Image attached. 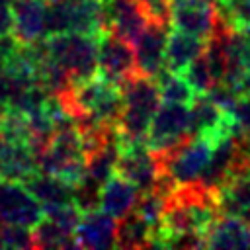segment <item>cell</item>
Here are the masks:
<instances>
[{
	"instance_id": "1",
	"label": "cell",
	"mask_w": 250,
	"mask_h": 250,
	"mask_svg": "<svg viewBox=\"0 0 250 250\" xmlns=\"http://www.w3.org/2000/svg\"><path fill=\"white\" fill-rule=\"evenodd\" d=\"M121 115L117 119V133L121 143L145 141L150 117L160 105L156 80L135 72L121 86Z\"/></svg>"
},
{
	"instance_id": "2",
	"label": "cell",
	"mask_w": 250,
	"mask_h": 250,
	"mask_svg": "<svg viewBox=\"0 0 250 250\" xmlns=\"http://www.w3.org/2000/svg\"><path fill=\"white\" fill-rule=\"evenodd\" d=\"M98 37L74 31L53 33L43 39V49L70 82H78L98 72Z\"/></svg>"
},
{
	"instance_id": "3",
	"label": "cell",
	"mask_w": 250,
	"mask_h": 250,
	"mask_svg": "<svg viewBox=\"0 0 250 250\" xmlns=\"http://www.w3.org/2000/svg\"><path fill=\"white\" fill-rule=\"evenodd\" d=\"M213 145L215 143L211 139L191 135L174 145L172 148L156 152L160 160L162 180L170 188L199 182L201 174L209 164Z\"/></svg>"
},
{
	"instance_id": "4",
	"label": "cell",
	"mask_w": 250,
	"mask_h": 250,
	"mask_svg": "<svg viewBox=\"0 0 250 250\" xmlns=\"http://www.w3.org/2000/svg\"><path fill=\"white\" fill-rule=\"evenodd\" d=\"M47 2V33H88L102 35L105 31L104 0H45Z\"/></svg>"
},
{
	"instance_id": "5",
	"label": "cell",
	"mask_w": 250,
	"mask_h": 250,
	"mask_svg": "<svg viewBox=\"0 0 250 250\" xmlns=\"http://www.w3.org/2000/svg\"><path fill=\"white\" fill-rule=\"evenodd\" d=\"M115 174L129 180L139 191H148L162 186V170L158 154L145 141L121 143Z\"/></svg>"
},
{
	"instance_id": "6",
	"label": "cell",
	"mask_w": 250,
	"mask_h": 250,
	"mask_svg": "<svg viewBox=\"0 0 250 250\" xmlns=\"http://www.w3.org/2000/svg\"><path fill=\"white\" fill-rule=\"evenodd\" d=\"M189 137V107L184 104L164 102L150 117L145 143L154 152H162Z\"/></svg>"
},
{
	"instance_id": "7",
	"label": "cell",
	"mask_w": 250,
	"mask_h": 250,
	"mask_svg": "<svg viewBox=\"0 0 250 250\" xmlns=\"http://www.w3.org/2000/svg\"><path fill=\"white\" fill-rule=\"evenodd\" d=\"M213 199L219 215L250 225V164L234 166L215 188Z\"/></svg>"
},
{
	"instance_id": "8",
	"label": "cell",
	"mask_w": 250,
	"mask_h": 250,
	"mask_svg": "<svg viewBox=\"0 0 250 250\" xmlns=\"http://www.w3.org/2000/svg\"><path fill=\"white\" fill-rule=\"evenodd\" d=\"M135 72L137 64L131 43L104 31L98 37V74L121 86Z\"/></svg>"
},
{
	"instance_id": "9",
	"label": "cell",
	"mask_w": 250,
	"mask_h": 250,
	"mask_svg": "<svg viewBox=\"0 0 250 250\" xmlns=\"http://www.w3.org/2000/svg\"><path fill=\"white\" fill-rule=\"evenodd\" d=\"M41 217V205L21 182L0 180V221L4 225H20L31 229Z\"/></svg>"
},
{
	"instance_id": "10",
	"label": "cell",
	"mask_w": 250,
	"mask_h": 250,
	"mask_svg": "<svg viewBox=\"0 0 250 250\" xmlns=\"http://www.w3.org/2000/svg\"><path fill=\"white\" fill-rule=\"evenodd\" d=\"M168 27H170L168 21L150 20L143 27V31L135 37L131 47L135 55L137 72L154 78L164 68V47H166Z\"/></svg>"
},
{
	"instance_id": "11",
	"label": "cell",
	"mask_w": 250,
	"mask_h": 250,
	"mask_svg": "<svg viewBox=\"0 0 250 250\" xmlns=\"http://www.w3.org/2000/svg\"><path fill=\"white\" fill-rule=\"evenodd\" d=\"M189 107V135L211 139L213 143L234 135V123L229 111L221 109L207 96H195Z\"/></svg>"
},
{
	"instance_id": "12",
	"label": "cell",
	"mask_w": 250,
	"mask_h": 250,
	"mask_svg": "<svg viewBox=\"0 0 250 250\" xmlns=\"http://www.w3.org/2000/svg\"><path fill=\"white\" fill-rule=\"evenodd\" d=\"M105 31L133 43L150 21L141 0H104Z\"/></svg>"
},
{
	"instance_id": "13",
	"label": "cell",
	"mask_w": 250,
	"mask_h": 250,
	"mask_svg": "<svg viewBox=\"0 0 250 250\" xmlns=\"http://www.w3.org/2000/svg\"><path fill=\"white\" fill-rule=\"evenodd\" d=\"M12 33L20 43H35L45 39L47 33V2L45 0H14Z\"/></svg>"
},
{
	"instance_id": "14",
	"label": "cell",
	"mask_w": 250,
	"mask_h": 250,
	"mask_svg": "<svg viewBox=\"0 0 250 250\" xmlns=\"http://www.w3.org/2000/svg\"><path fill=\"white\" fill-rule=\"evenodd\" d=\"M115 223H117V219H113L100 207L82 211L80 221L72 232L76 248H111V246H115Z\"/></svg>"
},
{
	"instance_id": "15",
	"label": "cell",
	"mask_w": 250,
	"mask_h": 250,
	"mask_svg": "<svg viewBox=\"0 0 250 250\" xmlns=\"http://www.w3.org/2000/svg\"><path fill=\"white\" fill-rule=\"evenodd\" d=\"M37 172V152L31 145L0 137V180L23 182Z\"/></svg>"
},
{
	"instance_id": "16",
	"label": "cell",
	"mask_w": 250,
	"mask_h": 250,
	"mask_svg": "<svg viewBox=\"0 0 250 250\" xmlns=\"http://www.w3.org/2000/svg\"><path fill=\"white\" fill-rule=\"evenodd\" d=\"M21 184L35 197V201L41 205L43 211L72 203V186L53 174H45L37 170Z\"/></svg>"
},
{
	"instance_id": "17",
	"label": "cell",
	"mask_w": 250,
	"mask_h": 250,
	"mask_svg": "<svg viewBox=\"0 0 250 250\" xmlns=\"http://www.w3.org/2000/svg\"><path fill=\"white\" fill-rule=\"evenodd\" d=\"M139 195H141V191L129 180H125L119 174H113L100 188L98 207L102 211H105L107 215H111L113 219H121L135 207Z\"/></svg>"
},
{
	"instance_id": "18",
	"label": "cell",
	"mask_w": 250,
	"mask_h": 250,
	"mask_svg": "<svg viewBox=\"0 0 250 250\" xmlns=\"http://www.w3.org/2000/svg\"><path fill=\"white\" fill-rule=\"evenodd\" d=\"M207 41L178 29L168 31L166 47H164V68L170 72L182 74L184 68L195 61L199 55H203Z\"/></svg>"
},
{
	"instance_id": "19",
	"label": "cell",
	"mask_w": 250,
	"mask_h": 250,
	"mask_svg": "<svg viewBox=\"0 0 250 250\" xmlns=\"http://www.w3.org/2000/svg\"><path fill=\"white\" fill-rule=\"evenodd\" d=\"M205 248H250V225L219 215L205 232Z\"/></svg>"
},
{
	"instance_id": "20",
	"label": "cell",
	"mask_w": 250,
	"mask_h": 250,
	"mask_svg": "<svg viewBox=\"0 0 250 250\" xmlns=\"http://www.w3.org/2000/svg\"><path fill=\"white\" fill-rule=\"evenodd\" d=\"M152 227L131 209L127 215L115 223V246L117 248H150L152 244Z\"/></svg>"
},
{
	"instance_id": "21",
	"label": "cell",
	"mask_w": 250,
	"mask_h": 250,
	"mask_svg": "<svg viewBox=\"0 0 250 250\" xmlns=\"http://www.w3.org/2000/svg\"><path fill=\"white\" fill-rule=\"evenodd\" d=\"M31 242L33 248H76L72 230L45 215L31 227Z\"/></svg>"
},
{
	"instance_id": "22",
	"label": "cell",
	"mask_w": 250,
	"mask_h": 250,
	"mask_svg": "<svg viewBox=\"0 0 250 250\" xmlns=\"http://www.w3.org/2000/svg\"><path fill=\"white\" fill-rule=\"evenodd\" d=\"M156 86H158V94L162 102H172V104H184L189 105L191 100L195 98V92L191 90V86L186 82V78L178 72H170L166 68H162L156 76Z\"/></svg>"
},
{
	"instance_id": "23",
	"label": "cell",
	"mask_w": 250,
	"mask_h": 250,
	"mask_svg": "<svg viewBox=\"0 0 250 250\" xmlns=\"http://www.w3.org/2000/svg\"><path fill=\"white\" fill-rule=\"evenodd\" d=\"M182 76H184L186 82L191 86V90L195 92V96H205V94L211 90V86H215V80H213V76H211V70H209L207 61H205L203 55H199L195 61H191V62L184 68Z\"/></svg>"
},
{
	"instance_id": "24",
	"label": "cell",
	"mask_w": 250,
	"mask_h": 250,
	"mask_svg": "<svg viewBox=\"0 0 250 250\" xmlns=\"http://www.w3.org/2000/svg\"><path fill=\"white\" fill-rule=\"evenodd\" d=\"M0 248H33L31 229L20 225H4L0 229Z\"/></svg>"
},
{
	"instance_id": "25",
	"label": "cell",
	"mask_w": 250,
	"mask_h": 250,
	"mask_svg": "<svg viewBox=\"0 0 250 250\" xmlns=\"http://www.w3.org/2000/svg\"><path fill=\"white\" fill-rule=\"evenodd\" d=\"M230 117L234 123L236 135L250 137V96H240L230 109Z\"/></svg>"
},
{
	"instance_id": "26",
	"label": "cell",
	"mask_w": 250,
	"mask_h": 250,
	"mask_svg": "<svg viewBox=\"0 0 250 250\" xmlns=\"http://www.w3.org/2000/svg\"><path fill=\"white\" fill-rule=\"evenodd\" d=\"M18 47H20V41L12 31L0 35V66L18 51Z\"/></svg>"
},
{
	"instance_id": "27",
	"label": "cell",
	"mask_w": 250,
	"mask_h": 250,
	"mask_svg": "<svg viewBox=\"0 0 250 250\" xmlns=\"http://www.w3.org/2000/svg\"><path fill=\"white\" fill-rule=\"evenodd\" d=\"M8 102H10V82L0 66V113L8 109Z\"/></svg>"
},
{
	"instance_id": "28",
	"label": "cell",
	"mask_w": 250,
	"mask_h": 250,
	"mask_svg": "<svg viewBox=\"0 0 250 250\" xmlns=\"http://www.w3.org/2000/svg\"><path fill=\"white\" fill-rule=\"evenodd\" d=\"M12 31V12L10 8L0 6V35Z\"/></svg>"
},
{
	"instance_id": "29",
	"label": "cell",
	"mask_w": 250,
	"mask_h": 250,
	"mask_svg": "<svg viewBox=\"0 0 250 250\" xmlns=\"http://www.w3.org/2000/svg\"><path fill=\"white\" fill-rule=\"evenodd\" d=\"M12 2H14V0H0V6H4V8H10V6H12Z\"/></svg>"
},
{
	"instance_id": "30",
	"label": "cell",
	"mask_w": 250,
	"mask_h": 250,
	"mask_svg": "<svg viewBox=\"0 0 250 250\" xmlns=\"http://www.w3.org/2000/svg\"><path fill=\"white\" fill-rule=\"evenodd\" d=\"M0 229H2V221H0Z\"/></svg>"
}]
</instances>
